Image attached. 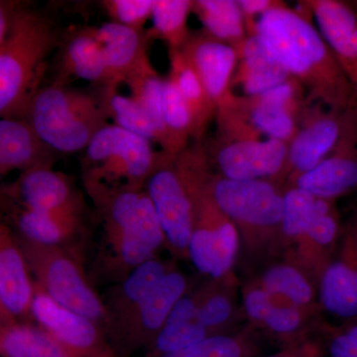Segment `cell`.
Here are the masks:
<instances>
[{
  "label": "cell",
  "mask_w": 357,
  "mask_h": 357,
  "mask_svg": "<svg viewBox=\"0 0 357 357\" xmlns=\"http://www.w3.org/2000/svg\"><path fill=\"white\" fill-rule=\"evenodd\" d=\"M155 0H105L100 4L112 22L144 32L143 28L152 17Z\"/></svg>",
  "instance_id": "39"
},
{
  "label": "cell",
  "mask_w": 357,
  "mask_h": 357,
  "mask_svg": "<svg viewBox=\"0 0 357 357\" xmlns=\"http://www.w3.org/2000/svg\"><path fill=\"white\" fill-rule=\"evenodd\" d=\"M124 84L131 91L130 98L149 114L160 134V147H166V129L163 119L164 79L159 76L150 62L148 54L142 58Z\"/></svg>",
  "instance_id": "33"
},
{
  "label": "cell",
  "mask_w": 357,
  "mask_h": 357,
  "mask_svg": "<svg viewBox=\"0 0 357 357\" xmlns=\"http://www.w3.org/2000/svg\"><path fill=\"white\" fill-rule=\"evenodd\" d=\"M174 268L176 264L173 260L163 259L158 256L143 263L123 280L109 286L100 295L107 316L105 335L128 318Z\"/></svg>",
  "instance_id": "25"
},
{
  "label": "cell",
  "mask_w": 357,
  "mask_h": 357,
  "mask_svg": "<svg viewBox=\"0 0 357 357\" xmlns=\"http://www.w3.org/2000/svg\"><path fill=\"white\" fill-rule=\"evenodd\" d=\"M170 72L181 95L184 98L192 115V138L202 142L206 129L213 117L217 115V105L213 102L199 77L188 64L180 50L169 51Z\"/></svg>",
  "instance_id": "31"
},
{
  "label": "cell",
  "mask_w": 357,
  "mask_h": 357,
  "mask_svg": "<svg viewBox=\"0 0 357 357\" xmlns=\"http://www.w3.org/2000/svg\"><path fill=\"white\" fill-rule=\"evenodd\" d=\"M191 289L189 279L177 267L159 282L147 298L119 325L107 333L116 357H131L146 351L165 325L176 303Z\"/></svg>",
  "instance_id": "10"
},
{
  "label": "cell",
  "mask_w": 357,
  "mask_h": 357,
  "mask_svg": "<svg viewBox=\"0 0 357 357\" xmlns=\"http://www.w3.org/2000/svg\"><path fill=\"white\" fill-rule=\"evenodd\" d=\"M116 89H79L51 84L40 89L25 119L59 153L83 151L109 124V96Z\"/></svg>",
  "instance_id": "5"
},
{
  "label": "cell",
  "mask_w": 357,
  "mask_h": 357,
  "mask_svg": "<svg viewBox=\"0 0 357 357\" xmlns=\"http://www.w3.org/2000/svg\"><path fill=\"white\" fill-rule=\"evenodd\" d=\"M1 357H91L35 323L0 325Z\"/></svg>",
  "instance_id": "28"
},
{
  "label": "cell",
  "mask_w": 357,
  "mask_h": 357,
  "mask_svg": "<svg viewBox=\"0 0 357 357\" xmlns=\"http://www.w3.org/2000/svg\"><path fill=\"white\" fill-rule=\"evenodd\" d=\"M357 96V6L342 0H305Z\"/></svg>",
  "instance_id": "23"
},
{
  "label": "cell",
  "mask_w": 357,
  "mask_h": 357,
  "mask_svg": "<svg viewBox=\"0 0 357 357\" xmlns=\"http://www.w3.org/2000/svg\"><path fill=\"white\" fill-rule=\"evenodd\" d=\"M236 51L238 63L231 86L241 88L243 96L261 95L292 79L257 35H248Z\"/></svg>",
  "instance_id": "26"
},
{
  "label": "cell",
  "mask_w": 357,
  "mask_h": 357,
  "mask_svg": "<svg viewBox=\"0 0 357 357\" xmlns=\"http://www.w3.org/2000/svg\"><path fill=\"white\" fill-rule=\"evenodd\" d=\"M163 119L166 129V147L163 152L176 156L189 147L192 121L189 107L170 74L164 79Z\"/></svg>",
  "instance_id": "35"
},
{
  "label": "cell",
  "mask_w": 357,
  "mask_h": 357,
  "mask_svg": "<svg viewBox=\"0 0 357 357\" xmlns=\"http://www.w3.org/2000/svg\"><path fill=\"white\" fill-rule=\"evenodd\" d=\"M59 152L49 146L27 119L0 121V176L13 171L53 168Z\"/></svg>",
  "instance_id": "24"
},
{
  "label": "cell",
  "mask_w": 357,
  "mask_h": 357,
  "mask_svg": "<svg viewBox=\"0 0 357 357\" xmlns=\"http://www.w3.org/2000/svg\"><path fill=\"white\" fill-rule=\"evenodd\" d=\"M57 50L55 79L52 84L68 86L70 82L84 79L95 86L114 88L110 86L95 26H79L63 31Z\"/></svg>",
  "instance_id": "21"
},
{
  "label": "cell",
  "mask_w": 357,
  "mask_h": 357,
  "mask_svg": "<svg viewBox=\"0 0 357 357\" xmlns=\"http://www.w3.org/2000/svg\"><path fill=\"white\" fill-rule=\"evenodd\" d=\"M32 312L35 323L73 349L91 357H116L102 326L58 304L36 283Z\"/></svg>",
  "instance_id": "19"
},
{
  "label": "cell",
  "mask_w": 357,
  "mask_h": 357,
  "mask_svg": "<svg viewBox=\"0 0 357 357\" xmlns=\"http://www.w3.org/2000/svg\"><path fill=\"white\" fill-rule=\"evenodd\" d=\"M213 198L238 231L250 256L283 249L284 190L270 180H232L213 171Z\"/></svg>",
  "instance_id": "6"
},
{
  "label": "cell",
  "mask_w": 357,
  "mask_h": 357,
  "mask_svg": "<svg viewBox=\"0 0 357 357\" xmlns=\"http://www.w3.org/2000/svg\"><path fill=\"white\" fill-rule=\"evenodd\" d=\"M215 172L232 180H270L280 185L289 144L270 138L225 140L215 137L206 147Z\"/></svg>",
  "instance_id": "13"
},
{
  "label": "cell",
  "mask_w": 357,
  "mask_h": 357,
  "mask_svg": "<svg viewBox=\"0 0 357 357\" xmlns=\"http://www.w3.org/2000/svg\"><path fill=\"white\" fill-rule=\"evenodd\" d=\"M35 281L15 234L0 223V325L35 323Z\"/></svg>",
  "instance_id": "16"
},
{
  "label": "cell",
  "mask_w": 357,
  "mask_h": 357,
  "mask_svg": "<svg viewBox=\"0 0 357 357\" xmlns=\"http://www.w3.org/2000/svg\"><path fill=\"white\" fill-rule=\"evenodd\" d=\"M236 278L208 279L196 288L197 319L213 337L229 331L236 317Z\"/></svg>",
  "instance_id": "30"
},
{
  "label": "cell",
  "mask_w": 357,
  "mask_h": 357,
  "mask_svg": "<svg viewBox=\"0 0 357 357\" xmlns=\"http://www.w3.org/2000/svg\"><path fill=\"white\" fill-rule=\"evenodd\" d=\"M211 337L213 335L199 323L198 319L166 323L145 351L144 356L155 357L182 351Z\"/></svg>",
  "instance_id": "37"
},
{
  "label": "cell",
  "mask_w": 357,
  "mask_h": 357,
  "mask_svg": "<svg viewBox=\"0 0 357 357\" xmlns=\"http://www.w3.org/2000/svg\"><path fill=\"white\" fill-rule=\"evenodd\" d=\"M318 299L328 314L357 319V213L344 225L337 252L321 275Z\"/></svg>",
  "instance_id": "17"
},
{
  "label": "cell",
  "mask_w": 357,
  "mask_h": 357,
  "mask_svg": "<svg viewBox=\"0 0 357 357\" xmlns=\"http://www.w3.org/2000/svg\"><path fill=\"white\" fill-rule=\"evenodd\" d=\"M192 203V230L189 260L208 279L234 277V267L241 246L238 231L218 206L211 192V166L202 142L185 148L176 156Z\"/></svg>",
  "instance_id": "4"
},
{
  "label": "cell",
  "mask_w": 357,
  "mask_h": 357,
  "mask_svg": "<svg viewBox=\"0 0 357 357\" xmlns=\"http://www.w3.org/2000/svg\"><path fill=\"white\" fill-rule=\"evenodd\" d=\"M109 115L116 126L160 144V134L154 121L130 96L114 91L109 96Z\"/></svg>",
  "instance_id": "38"
},
{
  "label": "cell",
  "mask_w": 357,
  "mask_h": 357,
  "mask_svg": "<svg viewBox=\"0 0 357 357\" xmlns=\"http://www.w3.org/2000/svg\"><path fill=\"white\" fill-rule=\"evenodd\" d=\"M15 236L35 283L58 304L91 319L105 331L107 316L102 296L89 279L86 263L66 249L34 243L17 234Z\"/></svg>",
  "instance_id": "8"
},
{
  "label": "cell",
  "mask_w": 357,
  "mask_h": 357,
  "mask_svg": "<svg viewBox=\"0 0 357 357\" xmlns=\"http://www.w3.org/2000/svg\"><path fill=\"white\" fill-rule=\"evenodd\" d=\"M293 8L277 1L255 23V34L306 91L311 103L357 110V96L328 41L302 1Z\"/></svg>",
  "instance_id": "1"
},
{
  "label": "cell",
  "mask_w": 357,
  "mask_h": 357,
  "mask_svg": "<svg viewBox=\"0 0 357 357\" xmlns=\"http://www.w3.org/2000/svg\"><path fill=\"white\" fill-rule=\"evenodd\" d=\"M354 323L349 324V325L344 326V328L347 331V333L352 337L357 345V319H354Z\"/></svg>",
  "instance_id": "42"
},
{
  "label": "cell",
  "mask_w": 357,
  "mask_h": 357,
  "mask_svg": "<svg viewBox=\"0 0 357 357\" xmlns=\"http://www.w3.org/2000/svg\"><path fill=\"white\" fill-rule=\"evenodd\" d=\"M0 196L35 211L77 215L93 213L73 178L53 168L21 172L13 182L1 185Z\"/></svg>",
  "instance_id": "14"
},
{
  "label": "cell",
  "mask_w": 357,
  "mask_h": 357,
  "mask_svg": "<svg viewBox=\"0 0 357 357\" xmlns=\"http://www.w3.org/2000/svg\"><path fill=\"white\" fill-rule=\"evenodd\" d=\"M191 0H155L152 11L151 29L146 32L149 41L163 40L169 51L181 50L192 31L188 26L189 15L192 13Z\"/></svg>",
  "instance_id": "34"
},
{
  "label": "cell",
  "mask_w": 357,
  "mask_h": 357,
  "mask_svg": "<svg viewBox=\"0 0 357 357\" xmlns=\"http://www.w3.org/2000/svg\"><path fill=\"white\" fill-rule=\"evenodd\" d=\"M18 1L1 0L0 1V43L6 40L10 28L11 20Z\"/></svg>",
  "instance_id": "41"
},
{
  "label": "cell",
  "mask_w": 357,
  "mask_h": 357,
  "mask_svg": "<svg viewBox=\"0 0 357 357\" xmlns=\"http://www.w3.org/2000/svg\"><path fill=\"white\" fill-rule=\"evenodd\" d=\"M177 156V155H176ZM176 156L162 151L156 168L145 184L165 236L166 248L176 258L189 259L192 230V203L176 164Z\"/></svg>",
  "instance_id": "11"
},
{
  "label": "cell",
  "mask_w": 357,
  "mask_h": 357,
  "mask_svg": "<svg viewBox=\"0 0 357 357\" xmlns=\"http://www.w3.org/2000/svg\"><path fill=\"white\" fill-rule=\"evenodd\" d=\"M84 188L93 201L100 229L86 262V271L96 287L119 283L167 248L153 204L144 190L117 191L93 185Z\"/></svg>",
  "instance_id": "2"
},
{
  "label": "cell",
  "mask_w": 357,
  "mask_h": 357,
  "mask_svg": "<svg viewBox=\"0 0 357 357\" xmlns=\"http://www.w3.org/2000/svg\"><path fill=\"white\" fill-rule=\"evenodd\" d=\"M291 187L331 202L354 191L357 188V121L332 153L309 172L299 176L286 189Z\"/></svg>",
  "instance_id": "22"
},
{
  "label": "cell",
  "mask_w": 357,
  "mask_h": 357,
  "mask_svg": "<svg viewBox=\"0 0 357 357\" xmlns=\"http://www.w3.org/2000/svg\"><path fill=\"white\" fill-rule=\"evenodd\" d=\"M243 311L255 330H262L281 342L282 347L307 340L310 319L314 312L295 306L266 292L255 282L243 289Z\"/></svg>",
  "instance_id": "20"
},
{
  "label": "cell",
  "mask_w": 357,
  "mask_h": 357,
  "mask_svg": "<svg viewBox=\"0 0 357 357\" xmlns=\"http://www.w3.org/2000/svg\"><path fill=\"white\" fill-rule=\"evenodd\" d=\"M323 347L311 338L283 347L281 351L267 357H323Z\"/></svg>",
  "instance_id": "40"
},
{
  "label": "cell",
  "mask_w": 357,
  "mask_h": 357,
  "mask_svg": "<svg viewBox=\"0 0 357 357\" xmlns=\"http://www.w3.org/2000/svg\"><path fill=\"white\" fill-rule=\"evenodd\" d=\"M63 31L50 15L18 1L6 40L0 43V115L25 119L43 88L49 59Z\"/></svg>",
  "instance_id": "3"
},
{
  "label": "cell",
  "mask_w": 357,
  "mask_h": 357,
  "mask_svg": "<svg viewBox=\"0 0 357 357\" xmlns=\"http://www.w3.org/2000/svg\"><path fill=\"white\" fill-rule=\"evenodd\" d=\"M323 107L309 105L299 131L289 144L287 163L279 183L283 190L332 153L357 121V110L338 112Z\"/></svg>",
  "instance_id": "12"
},
{
  "label": "cell",
  "mask_w": 357,
  "mask_h": 357,
  "mask_svg": "<svg viewBox=\"0 0 357 357\" xmlns=\"http://www.w3.org/2000/svg\"><path fill=\"white\" fill-rule=\"evenodd\" d=\"M263 290L295 306L314 312L318 299V284L306 271L288 259L268 266L253 280Z\"/></svg>",
  "instance_id": "29"
},
{
  "label": "cell",
  "mask_w": 357,
  "mask_h": 357,
  "mask_svg": "<svg viewBox=\"0 0 357 357\" xmlns=\"http://www.w3.org/2000/svg\"><path fill=\"white\" fill-rule=\"evenodd\" d=\"M260 349L259 338L255 328L250 326L239 332L206 338L182 351L155 357H258Z\"/></svg>",
  "instance_id": "36"
},
{
  "label": "cell",
  "mask_w": 357,
  "mask_h": 357,
  "mask_svg": "<svg viewBox=\"0 0 357 357\" xmlns=\"http://www.w3.org/2000/svg\"><path fill=\"white\" fill-rule=\"evenodd\" d=\"M96 35L102 45L110 86L117 88L147 55L149 39L146 32H138L112 21L96 27Z\"/></svg>",
  "instance_id": "27"
},
{
  "label": "cell",
  "mask_w": 357,
  "mask_h": 357,
  "mask_svg": "<svg viewBox=\"0 0 357 357\" xmlns=\"http://www.w3.org/2000/svg\"><path fill=\"white\" fill-rule=\"evenodd\" d=\"M180 52L217 109L236 96L232 91L231 84L238 54L234 46L215 38L203 29L192 32Z\"/></svg>",
  "instance_id": "18"
},
{
  "label": "cell",
  "mask_w": 357,
  "mask_h": 357,
  "mask_svg": "<svg viewBox=\"0 0 357 357\" xmlns=\"http://www.w3.org/2000/svg\"><path fill=\"white\" fill-rule=\"evenodd\" d=\"M161 155L149 140L109 123L93 136L81 157L83 185L141 191Z\"/></svg>",
  "instance_id": "7"
},
{
  "label": "cell",
  "mask_w": 357,
  "mask_h": 357,
  "mask_svg": "<svg viewBox=\"0 0 357 357\" xmlns=\"http://www.w3.org/2000/svg\"><path fill=\"white\" fill-rule=\"evenodd\" d=\"M249 119L266 138L290 144L311 102L295 79L255 96H243Z\"/></svg>",
  "instance_id": "15"
},
{
  "label": "cell",
  "mask_w": 357,
  "mask_h": 357,
  "mask_svg": "<svg viewBox=\"0 0 357 357\" xmlns=\"http://www.w3.org/2000/svg\"><path fill=\"white\" fill-rule=\"evenodd\" d=\"M1 222L15 234L45 245L57 246L88 262L95 236L96 213H54L25 208L0 196Z\"/></svg>",
  "instance_id": "9"
},
{
  "label": "cell",
  "mask_w": 357,
  "mask_h": 357,
  "mask_svg": "<svg viewBox=\"0 0 357 357\" xmlns=\"http://www.w3.org/2000/svg\"><path fill=\"white\" fill-rule=\"evenodd\" d=\"M192 13L208 34L237 49L248 38L245 18L237 0H196Z\"/></svg>",
  "instance_id": "32"
}]
</instances>
